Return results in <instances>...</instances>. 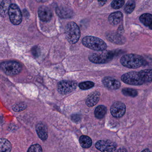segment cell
Returning a JSON list of instances; mask_svg holds the SVG:
<instances>
[{
  "label": "cell",
  "mask_w": 152,
  "mask_h": 152,
  "mask_svg": "<svg viewBox=\"0 0 152 152\" xmlns=\"http://www.w3.org/2000/svg\"><path fill=\"white\" fill-rule=\"evenodd\" d=\"M152 69H147L140 72H129L121 76V80L126 84L134 86H140L151 81Z\"/></svg>",
  "instance_id": "1"
},
{
  "label": "cell",
  "mask_w": 152,
  "mask_h": 152,
  "mask_svg": "<svg viewBox=\"0 0 152 152\" xmlns=\"http://www.w3.org/2000/svg\"><path fill=\"white\" fill-rule=\"evenodd\" d=\"M120 61L124 66L130 69L138 68L145 64V60L142 56L133 53L123 55Z\"/></svg>",
  "instance_id": "2"
},
{
  "label": "cell",
  "mask_w": 152,
  "mask_h": 152,
  "mask_svg": "<svg viewBox=\"0 0 152 152\" xmlns=\"http://www.w3.org/2000/svg\"><path fill=\"white\" fill-rule=\"evenodd\" d=\"M82 42L85 47L98 51L104 50L107 47L103 40L95 37H85L82 39Z\"/></svg>",
  "instance_id": "3"
},
{
  "label": "cell",
  "mask_w": 152,
  "mask_h": 152,
  "mask_svg": "<svg viewBox=\"0 0 152 152\" xmlns=\"http://www.w3.org/2000/svg\"><path fill=\"white\" fill-rule=\"evenodd\" d=\"M65 35L67 40L70 43L76 44L80 38L81 35L80 28L75 22H69L65 28Z\"/></svg>",
  "instance_id": "4"
},
{
  "label": "cell",
  "mask_w": 152,
  "mask_h": 152,
  "mask_svg": "<svg viewBox=\"0 0 152 152\" xmlns=\"http://www.w3.org/2000/svg\"><path fill=\"white\" fill-rule=\"evenodd\" d=\"M114 54L110 51H100L89 56L90 61L95 64H104L109 62L113 59Z\"/></svg>",
  "instance_id": "5"
},
{
  "label": "cell",
  "mask_w": 152,
  "mask_h": 152,
  "mask_svg": "<svg viewBox=\"0 0 152 152\" xmlns=\"http://www.w3.org/2000/svg\"><path fill=\"white\" fill-rule=\"evenodd\" d=\"M0 69L5 75L11 76L18 75L21 71V67L18 62L9 61L1 63Z\"/></svg>",
  "instance_id": "6"
},
{
  "label": "cell",
  "mask_w": 152,
  "mask_h": 152,
  "mask_svg": "<svg viewBox=\"0 0 152 152\" xmlns=\"http://www.w3.org/2000/svg\"><path fill=\"white\" fill-rule=\"evenodd\" d=\"M77 84L75 81L63 80L59 82L58 90L60 94H66L71 93L76 88Z\"/></svg>",
  "instance_id": "7"
},
{
  "label": "cell",
  "mask_w": 152,
  "mask_h": 152,
  "mask_svg": "<svg viewBox=\"0 0 152 152\" xmlns=\"http://www.w3.org/2000/svg\"><path fill=\"white\" fill-rule=\"evenodd\" d=\"M9 17L10 21L15 25H18L22 20V14L19 8L15 4H11L9 11Z\"/></svg>",
  "instance_id": "8"
},
{
  "label": "cell",
  "mask_w": 152,
  "mask_h": 152,
  "mask_svg": "<svg viewBox=\"0 0 152 152\" xmlns=\"http://www.w3.org/2000/svg\"><path fill=\"white\" fill-rule=\"evenodd\" d=\"M95 146L97 150L102 152H112L117 149V144L112 141L100 140L95 143Z\"/></svg>",
  "instance_id": "9"
},
{
  "label": "cell",
  "mask_w": 152,
  "mask_h": 152,
  "mask_svg": "<svg viewBox=\"0 0 152 152\" xmlns=\"http://www.w3.org/2000/svg\"><path fill=\"white\" fill-rule=\"evenodd\" d=\"M110 112L113 117L116 118H121L126 113V105L122 102H115L111 107Z\"/></svg>",
  "instance_id": "10"
},
{
  "label": "cell",
  "mask_w": 152,
  "mask_h": 152,
  "mask_svg": "<svg viewBox=\"0 0 152 152\" xmlns=\"http://www.w3.org/2000/svg\"><path fill=\"white\" fill-rule=\"evenodd\" d=\"M106 37L109 41L116 44H123L126 42L125 37L117 32H109L106 35Z\"/></svg>",
  "instance_id": "11"
},
{
  "label": "cell",
  "mask_w": 152,
  "mask_h": 152,
  "mask_svg": "<svg viewBox=\"0 0 152 152\" xmlns=\"http://www.w3.org/2000/svg\"><path fill=\"white\" fill-rule=\"evenodd\" d=\"M102 82L106 87L112 90L118 89L121 86V84L118 80L112 77H105L103 79Z\"/></svg>",
  "instance_id": "12"
},
{
  "label": "cell",
  "mask_w": 152,
  "mask_h": 152,
  "mask_svg": "<svg viewBox=\"0 0 152 152\" xmlns=\"http://www.w3.org/2000/svg\"><path fill=\"white\" fill-rule=\"evenodd\" d=\"M38 13L40 19L43 21H49L52 17L51 9L46 6H40L38 9Z\"/></svg>",
  "instance_id": "13"
},
{
  "label": "cell",
  "mask_w": 152,
  "mask_h": 152,
  "mask_svg": "<svg viewBox=\"0 0 152 152\" xmlns=\"http://www.w3.org/2000/svg\"><path fill=\"white\" fill-rule=\"evenodd\" d=\"M101 94L98 91L93 92L89 95L86 100V104L88 107H93L100 100Z\"/></svg>",
  "instance_id": "14"
},
{
  "label": "cell",
  "mask_w": 152,
  "mask_h": 152,
  "mask_svg": "<svg viewBox=\"0 0 152 152\" xmlns=\"http://www.w3.org/2000/svg\"><path fill=\"white\" fill-rule=\"evenodd\" d=\"M37 133L38 136L41 140L43 141L47 139L48 137V131L47 128L44 124L42 123H39L36 126Z\"/></svg>",
  "instance_id": "15"
},
{
  "label": "cell",
  "mask_w": 152,
  "mask_h": 152,
  "mask_svg": "<svg viewBox=\"0 0 152 152\" xmlns=\"http://www.w3.org/2000/svg\"><path fill=\"white\" fill-rule=\"evenodd\" d=\"M123 14L120 12H113L109 15V20L110 23L113 26H116L120 23L123 19Z\"/></svg>",
  "instance_id": "16"
},
{
  "label": "cell",
  "mask_w": 152,
  "mask_h": 152,
  "mask_svg": "<svg viewBox=\"0 0 152 152\" xmlns=\"http://www.w3.org/2000/svg\"><path fill=\"white\" fill-rule=\"evenodd\" d=\"M11 4L10 0H3L0 5V14L2 17L7 15Z\"/></svg>",
  "instance_id": "17"
},
{
  "label": "cell",
  "mask_w": 152,
  "mask_h": 152,
  "mask_svg": "<svg viewBox=\"0 0 152 152\" xmlns=\"http://www.w3.org/2000/svg\"><path fill=\"white\" fill-rule=\"evenodd\" d=\"M107 113V108L104 105H101L97 106L95 110V116L97 118H103Z\"/></svg>",
  "instance_id": "18"
},
{
  "label": "cell",
  "mask_w": 152,
  "mask_h": 152,
  "mask_svg": "<svg viewBox=\"0 0 152 152\" xmlns=\"http://www.w3.org/2000/svg\"><path fill=\"white\" fill-rule=\"evenodd\" d=\"M11 150L10 143L4 138H0V152H10Z\"/></svg>",
  "instance_id": "19"
},
{
  "label": "cell",
  "mask_w": 152,
  "mask_h": 152,
  "mask_svg": "<svg viewBox=\"0 0 152 152\" xmlns=\"http://www.w3.org/2000/svg\"><path fill=\"white\" fill-rule=\"evenodd\" d=\"M79 142L81 146L85 149L90 148L92 145V139L87 136L83 135L80 137Z\"/></svg>",
  "instance_id": "20"
},
{
  "label": "cell",
  "mask_w": 152,
  "mask_h": 152,
  "mask_svg": "<svg viewBox=\"0 0 152 152\" xmlns=\"http://www.w3.org/2000/svg\"><path fill=\"white\" fill-rule=\"evenodd\" d=\"M140 20L142 23L146 26L150 27L151 28L152 16L150 13H145L140 17Z\"/></svg>",
  "instance_id": "21"
},
{
  "label": "cell",
  "mask_w": 152,
  "mask_h": 152,
  "mask_svg": "<svg viewBox=\"0 0 152 152\" xmlns=\"http://www.w3.org/2000/svg\"><path fill=\"white\" fill-rule=\"evenodd\" d=\"M122 92L126 96L134 97L137 95V91L136 89L131 88H125L122 89Z\"/></svg>",
  "instance_id": "22"
},
{
  "label": "cell",
  "mask_w": 152,
  "mask_h": 152,
  "mask_svg": "<svg viewBox=\"0 0 152 152\" xmlns=\"http://www.w3.org/2000/svg\"><path fill=\"white\" fill-rule=\"evenodd\" d=\"M95 84L92 81H87L80 83L79 85V88L82 90L90 89L94 86Z\"/></svg>",
  "instance_id": "23"
},
{
  "label": "cell",
  "mask_w": 152,
  "mask_h": 152,
  "mask_svg": "<svg viewBox=\"0 0 152 152\" xmlns=\"http://www.w3.org/2000/svg\"><path fill=\"white\" fill-rule=\"evenodd\" d=\"M135 8V2L133 0H130L128 2L125 8V12L127 13H130L133 12Z\"/></svg>",
  "instance_id": "24"
},
{
  "label": "cell",
  "mask_w": 152,
  "mask_h": 152,
  "mask_svg": "<svg viewBox=\"0 0 152 152\" xmlns=\"http://www.w3.org/2000/svg\"><path fill=\"white\" fill-rule=\"evenodd\" d=\"M125 4L124 0H113L112 2L111 6L115 10L120 9Z\"/></svg>",
  "instance_id": "25"
},
{
  "label": "cell",
  "mask_w": 152,
  "mask_h": 152,
  "mask_svg": "<svg viewBox=\"0 0 152 152\" xmlns=\"http://www.w3.org/2000/svg\"><path fill=\"white\" fill-rule=\"evenodd\" d=\"M68 10H65L63 8H58L57 9V14L59 15V16L61 17H68V15H69V12H68Z\"/></svg>",
  "instance_id": "26"
},
{
  "label": "cell",
  "mask_w": 152,
  "mask_h": 152,
  "mask_svg": "<svg viewBox=\"0 0 152 152\" xmlns=\"http://www.w3.org/2000/svg\"><path fill=\"white\" fill-rule=\"evenodd\" d=\"M26 104L23 103H18L15 104L12 107V110L15 112H20L26 109Z\"/></svg>",
  "instance_id": "27"
},
{
  "label": "cell",
  "mask_w": 152,
  "mask_h": 152,
  "mask_svg": "<svg viewBox=\"0 0 152 152\" xmlns=\"http://www.w3.org/2000/svg\"><path fill=\"white\" fill-rule=\"evenodd\" d=\"M27 152H42V147L39 145H34L30 146Z\"/></svg>",
  "instance_id": "28"
},
{
  "label": "cell",
  "mask_w": 152,
  "mask_h": 152,
  "mask_svg": "<svg viewBox=\"0 0 152 152\" xmlns=\"http://www.w3.org/2000/svg\"><path fill=\"white\" fill-rule=\"evenodd\" d=\"M117 152H128L127 150H126V149L124 148H120L117 151Z\"/></svg>",
  "instance_id": "29"
},
{
  "label": "cell",
  "mask_w": 152,
  "mask_h": 152,
  "mask_svg": "<svg viewBox=\"0 0 152 152\" xmlns=\"http://www.w3.org/2000/svg\"><path fill=\"white\" fill-rule=\"evenodd\" d=\"M35 1L38 2H43L46 1L47 0H35Z\"/></svg>",
  "instance_id": "30"
},
{
  "label": "cell",
  "mask_w": 152,
  "mask_h": 152,
  "mask_svg": "<svg viewBox=\"0 0 152 152\" xmlns=\"http://www.w3.org/2000/svg\"><path fill=\"white\" fill-rule=\"evenodd\" d=\"M106 1H107V0H98V1H99L100 2L103 3H105V2Z\"/></svg>",
  "instance_id": "31"
},
{
  "label": "cell",
  "mask_w": 152,
  "mask_h": 152,
  "mask_svg": "<svg viewBox=\"0 0 152 152\" xmlns=\"http://www.w3.org/2000/svg\"><path fill=\"white\" fill-rule=\"evenodd\" d=\"M142 152H151V151L149 149H145V150H144Z\"/></svg>",
  "instance_id": "32"
}]
</instances>
